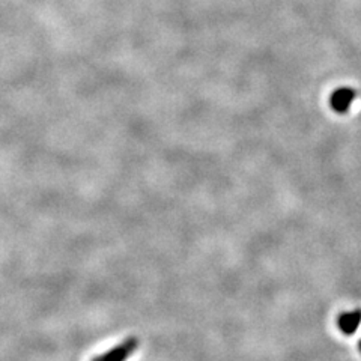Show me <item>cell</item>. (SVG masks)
Instances as JSON below:
<instances>
[{"instance_id": "obj_1", "label": "cell", "mask_w": 361, "mask_h": 361, "mask_svg": "<svg viewBox=\"0 0 361 361\" xmlns=\"http://www.w3.org/2000/svg\"><path fill=\"white\" fill-rule=\"evenodd\" d=\"M355 99V90L351 87H341L336 89L334 92L331 94L330 98V104L331 109L337 113H346L351 107V104L354 103Z\"/></svg>"}]
</instances>
